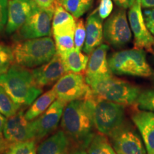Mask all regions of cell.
I'll return each mask as SVG.
<instances>
[{"instance_id": "cell-1", "label": "cell", "mask_w": 154, "mask_h": 154, "mask_svg": "<svg viewBox=\"0 0 154 154\" xmlns=\"http://www.w3.org/2000/svg\"><path fill=\"white\" fill-rule=\"evenodd\" d=\"M96 101L82 99L69 102L61 120L62 130L79 149H87L94 136V112Z\"/></svg>"}, {"instance_id": "cell-2", "label": "cell", "mask_w": 154, "mask_h": 154, "mask_svg": "<svg viewBox=\"0 0 154 154\" xmlns=\"http://www.w3.org/2000/svg\"><path fill=\"white\" fill-rule=\"evenodd\" d=\"M0 86L19 106H29L42 93L34 82L32 71L14 63L5 74L0 75Z\"/></svg>"}, {"instance_id": "cell-3", "label": "cell", "mask_w": 154, "mask_h": 154, "mask_svg": "<svg viewBox=\"0 0 154 154\" xmlns=\"http://www.w3.org/2000/svg\"><path fill=\"white\" fill-rule=\"evenodd\" d=\"M14 62L25 68H36L48 62L57 53L50 36L17 41L12 46Z\"/></svg>"}, {"instance_id": "cell-4", "label": "cell", "mask_w": 154, "mask_h": 154, "mask_svg": "<svg viewBox=\"0 0 154 154\" xmlns=\"http://www.w3.org/2000/svg\"><path fill=\"white\" fill-rule=\"evenodd\" d=\"M96 101L106 100L123 106L136 104L140 89L126 81L113 76L89 85Z\"/></svg>"}, {"instance_id": "cell-5", "label": "cell", "mask_w": 154, "mask_h": 154, "mask_svg": "<svg viewBox=\"0 0 154 154\" xmlns=\"http://www.w3.org/2000/svg\"><path fill=\"white\" fill-rule=\"evenodd\" d=\"M111 72L117 75L146 77L151 76L153 72L146 60L143 49H132L117 51L108 59Z\"/></svg>"}, {"instance_id": "cell-6", "label": "cell", "mask_w": 154, "mask_h": 154, "mask_svg": "<svg viewBox=\"0 0 154 154\" xmlns=\"http://www.w3.org/2000/svg\"><path fill=\"white\" fill-rule=\"evenodd\" d=\"M124 106L99 100L94 108V126L100 134L110 137L124 126Z\"/></svg>"}, {"instance_id": "cell-7", "label": "cell", "mask_w": 154, "mask_h": 154, "mask_svg": "<svg viewBox=\"0 0 154 154\" xmlns=\"http://www.w3.org/2000/svg\"><path fill=\"white\" fill-rule=\"evenodd\" d=\"M55 6L44 9L36 4L33 10L22 27L17 31L14 36L17 41L49 36L51 33V24Z\"/></svg>"}, {"instance_id": "cell-8", "label": "cell", "mask_w": 154, "mask_h": 154, "mask_svg": "<svg viewBox=\"0 0 154 154\" xmlns=\"http://www.w3.org/2000/svg\"><path fill=\"white\" fill-rule=\"evenodd\" d=\"M57 99L65 103L82 99H94L89 86L83 74L69 72L61 76L54 86Z\"/></svg>"}, {"instance_id": "cell-9", "label": "cell", "mask_w": 154, "mask_h": 154, "mask_svg": "<svg viewBox=\"0 0 154 154\" xmlns=\"http://www.w3.org/2000/svg\"><path fill=\"white\" fill-rule=\"evenodd\" d=\"M35 140L31 121L25 117L24 111L19 110L14 115L7 118L0 139V150L10 144Z\"/></svg>"}, {"instance_id": "cell-10", "label": "cell", "mask_w": 154, "mask_h": 154, "mask_svg": "<svg viewBox=\"0 0 154 154\" xmlns=\"http://www.w3.org/2000/svg\"><path fill=\"white\" fill-rule=\"evenodd\" d=\"M103 37L110 45L121 48L131 42V29L124 9H119L108 18L103 25Z\"/></svg>"}, {"instance_id": "cell-11", "label": "cell", "mask_w": 154, "mask_h": 154, "mask_svg": "<svg viewBox=\"0 0 154 154\" xmlns=\"http://www.w3.org/2000/svg\"><path fill=\"white\" fill-rule=\"evenodd\" d=\"M128 21L134 36L135 48L146 49L153 54L154 38L146 26L141 11L140 0H136L128 13Z\"/></svg>"}, {"instance_id": "cell-12", "label": "cell", "mask_w": 154, "mask_h": 154, "mask_svg": "<svg viewBox=\"0 0 154 154\" xmlns=\"http://www.w3.org/2000/svg\"><path fill=\"white\" fill-rule=\"evenodd\" d=\"M66 103L56 99L47 110L31 121L35 140H40L54 131L61 120Z\"/></svg>"}, {"instance_id": "cell-13", "label": "cell", "mask_w": 154, "mask_h": 154, "mask_svg": "<svg viewBox=\"0 0 154 154\" xmlns=\"http://www.w3.org/2000/svg\"><path fill=\"white\" fill-rule=\"evenodd\" d=\"M109 46L101 44L90 54L85 71V81L88 86L94 82L112 76L107 59Z\"/></svg>"}, {"instance_id": "cell-14", "label": "cell", "mask_w": 154, "mask_h": 154, "mask_svg": "<svg viewBox=\"0 0 154 154\" xmlns=\"http://www.w3.org/2000/svg\"><path fill=\"white\" fill-rule=\"evenodd\" d=\"M116 154H146V149L137 133L123 126L110 136Z\"/></svg>"}, {"instance_id": "cell-15", "label": "cell", "mask_w": 154, "mask_h": 154, "mask_svg": "<svg viewBox=\"0 0 154 154\" xmlns=\"http://www.w3.org/2000/svg\"><path fill=\"white\" fill-rule=\"evenodd\" d=\"M34 82L40 88L51 85L63 76L67 72L59 54L56 53L48 62L32 71Z\"/></svg>"}, {"instance_id": "cell-16", "label": "cell", "mask_w": 154, "mask_h": 154, "mask_svg": "<svg viewBox=\"0 0 154 154\" xmlns=\"http://www.w3.org/2000/svg\"><path fill=\"white\" fill-rule=\"evenodd\" d=\"M34 0H9L6 33L11 34L22 27L33 10Z\"/></svg>"}, {"instance_id": "cell-17", "label": "cell", "mask_w": 154, "mask_h": 154, "mask_svg": "<svg viewBox=\"0 0 154 154\" xmlns=\"http://www.w3.org/2000/svg\"><path fill=\"white\" fill-rule=\"evenodd\" d=\"M97 9L88 17L86 22V40L83 51L89 55L101 45L103 38V26Z\"/></svg>"}, {"instance_id": "cell-18", "label": "cell", "mask_w": 154, "mask_h": 154, "mask_svg": "<svg viewBox=\"0 0 154 154\" xmlns=\"http://www.w3.org/2000/svg\"><path fill=\"white\" fill-rule=\"evenodd\" d=\"M132 121L141 134L147 153L154 154V113L137 111L133 114Z\"/></svg>"}, {"instance_id": "cell-19", "label": "cell", "mask_w": 154, "mask_h": 154, "mask_svg": "<svg viewBox=\"0 0 154 154\" xmlns=\"http://www.w3.org/2000/svg\"><path fill=\"white\" fill-rule=\"evenodd\" d=\"M36 151L37 154H70L72 140L62 129L59 130L44 140Z\"/></svg>"}, {"instance_id": "cell-20", "label": "cell", "mask_w": 154, "mask_h": 154, "mask_svg": "<svg viewBox=\"0 0 154 154\" xmlns=\"http://www.w3.org/2000/svg\"><path fill=\"white\" fill-rule=\"evenodd\" d=\"M75 18L59 3L55 2L51 31L53 36L61 35L74 32L76 27Z\"/></svg>"}, {"instance_id": "cell-21", "label": "cell", "mask_w": 154, "mask_h": 154, "mask_svg": "<svg viewBox=\"0 0 154 154\" xmlns=\"http://www.w3.org/2000/svg\"><path fill=\"white\" fill-rule=\"evenodd\" d=\"M67 73L83 74L86 71L88 61V56L83 54L81 50L74 48L66 54L60 56Z\"/></svg>"}, {"instance_id": "cell-22", "label": "cell", "mask_w": 154, "mask_h": 154, "mask_svg": "<svg viewBox=\"0 0 154 154\" xmlns=\"http://www.w3.org/2000/svg\"><path fill=\"white\" fill-rule=\"evenodd\" d=\"M56 99H57V94L52 88L51 90L42 94V96H38L31 104L30 107L24 113L26 119L28 121H32L38 118L39 116L47 110L48 108Z\"/></svg>"}, {"instance_id": "cell-23", "label": "cell", "mask_w": 154, "mask_h": 154, "mask_svg": "<svg viewBox=\"0 0 154 154\" xmlns=\"http://www.w3.org/2000/svg\"><path fill=\"white\" fill-rule=\"evenodd\" d=\"M94 2V0H61L58 3L78 19L91 8Z\"/></svg>"}, {"instance_id": "cell-24", "label": "cell", "mask_w": 154, "mask_h": 154, "mask_svg": "<svg viewBox=\"0 0 154 154\" xmlns=\"http://www.w3.org/2000/svg\"><path fill=\"white\" fill-rule=\"evenodd\" d=\"M88 154H116L106 136L99 134L94 135L87 147Z\"/></svg>"}, {"instance_id": "cell-25", "label": "cell", "mask_w": 154, "mask_h": 154, "mask_svg": "<svg viewBox=\"0 0 154 154\" xmlns=\"http://www.w3.org/2000/svg\"><path fill=\"white\" fill-rule=\"evenodd\" d=\"M35 140L18 142L7 146L0 150L1 154H37Z\"/></svg>"}, {"instance_id": "cell-26", "label": "cell", "mask_w": 154, "mask_h": 154, "mask_svg": "<svg viewBox=\"0 0 154 154\" xmlns=\"http://www.w3.org/2000/svg\"><path fill=\"white\" fill-rule=\"evenodd\" d=\"M21 106L15 103L11 96L0 86V113L9 118L19 110Z\"/></svg>"}, {"instance_id": "cell-27", "label": "cell", "mask_w": 154, "mask_h": 154, "mask_svg": "<svg viewBox=\"0 0 154 154\" xmlns=\"http://www.w3.org/2000/svg\"><path fill=\"white\" fill-rule=\"evenodd\" d=\"M53 36L54 38L57 53L59 56L65 54L75 47L74 32Z\"/></svg>"}, {"instance_id": "cell-28", "label": "cell", "mask_w": 154, "mask_h": 154, "mask_svg": "<svg viewBox=\"0 0 154 154\" xmlns=\"http://www.w3.org/2000/svg\"><path fill=\"white\" fill-rule=\"evenodd\" d=\"M14 62L12 48L6 44H0V75L7 72Z\"/></svg>"}, {"instance_id": "cell-29", "label": "cell", "mask_w": 154, "mask_h": 154, "mask_svg": "<svg viewBox=\"0 0 154 154\" xmlns=\"http://www.w3.org/2000/svg\"><path fill=\"white\" fill-rule=\"evenodd\" d=\"M136 104L142 110L154 113V90H146L140 92Z\"/></svg>"}, {"instance_id": "cell-30", "label": "cell", "mask_w": 154, "mask_h": 154, "mask_svg": "<svg viewBox=\"0 0 154 154\" xmlns=\"http://www.w3.org/2000/svg\"><path fill=\"white\" fill-rule=\"evenodd\" d=\"M86 40V25L84 20L79 19L76 21L74 31V47L76 49L82 50Z\"/></svg>"}, {"instance_id": "cell-31", "label": "cell", "mask_w": 154, "mask_h": 154, "mask_svg": "<svg viewBox=\"0 0 154 154\" xmlns=\"http://www.w3.org/2000/svg\"><path fill=\"white\" fill-rule=\"evenodd\" d=\"M113 8L112 0H100L97 11L101 19H105L108 18L112 12Z\"/></svg>"}, {"instance_id": "cell-32", "label": "cell", "mask_w": 154, "mask_h": 154, "mask_svg": "<svg viewBox=\"0 0 154 154\" xmlns=\"http://www.w3.org/2000/svg\"><path fill=\"white\" fill-rule=\"evenodd\" d=\"M9 0H0V32L5 28L7 22Z\"/></svg>"}, {"instance_id": "cell-33", "label": "cell", "mask_w": 154, "mask_h": 154, "mask_svg": "<svg viewBox=\"0 0 154 154\" xmlns=\"http://www.w3.org/2000/svg\"><path fill=\"white\" fill-rule=\"evenodd\" d=\"M143 14L146 26L151 34L154 35V8L146 9Z\"/></svg>"}, {"instance_id": "cell-34", "label": "cell", "mask_w": 154, "mask_h": 154, "mask_svg": "<svg viewBox=\"0 0 154 154\" xmlns=\"http://www.w3.org/2000/svg\"><path fill=\"white\" fill-rule=\"evenodd\" d=\"M136 0H113L116 5L121 9L131 8Z\"/></svg>"}, {"instance_id": "cell-35", "label": "cell", "mask_w": 154, "mask_h": 154, "mask_svg": "<svg viewBox=\"0 0 154 154\" xmlns=\"http://www.w3.org/2000/svg\"><path fill=\"white\" fill-rule=\"evenodd\" d=\"M38 6L44 9L51 8L55 6V0H34Z\"/></svg>"}, {"instance_id": "cell-36", "label": "cell", "mask_w": 154, "mask_h": 154, "mask_svg": "<svg viewBox=\"0 0 154 154\" xmlns=\"http://www.w3.org/2000/svg\"><path fill=\"white\" fill-rule=\"evenodd\" d=\"M140 3L144 8H154V0H140Z\"/></svg>"}, {"instance_id": "cell-37", "label": "cell", "mask_w": 154, "mask_h": 154, "mask_svg": "<svg viewBox=\"0 0 154 154\" xmlns=\"http://www.w3.org/2000/svg\"><path fill=\"white\" fill-rule=\"evenodd\" d=\"M6 120H7V117H5V116L0 113V138H2L3 129L4 126H5Z\"/></svg>"}, {"instance_id": "cell-38", "label": "cell", "mask_w": 154, "mask_h": 154, "mask_svg": "<svg viewBox=\"0 0 154 154\" xmlns=\"http://www.w3.org/2000/svg\"><path fill=\"white\" fill-rule=\"evenodd\" d=\"M70 154H88L84 149H76L74 151H72Z\"/></svg>"}, {"instance_id": "cell-39", "label": "cell", "mask_w": 154, "mask_h": 154, "mask_svg": "<svg viewBox=\"0 0 154 154\" xmlns=\"http://www.w3.org/2000/svg\"><path fill=\"white\" fill-rule=\"evenodd\" d=\"M55 1H56V2H60L61 0H55Z\"/></svg>"}, {"instance_id": "cell-40", "label": "cell", "mask_w": 154, "mask_h": 154, "mask_svg": "<svg viewBox=\"0 0 154 154\" xmlns=\"http://www.w3.org/2000/svg\"><path fill=\"white\" fill-rule=\"evenodd\" d=\"M153 54H154V44H153Z\"/></svg>"}, {"instance_id": "cell-41", "label": "cell", "mask_w": 154, "mask_h": 154, "mask_svg": "<svg viewBox=\"0 0 154 154\" xmlns=\"http://www.w3.org/2000/svg\"><path fill=\"white\" fill-rule=\"evenodd\" d=\"M0 139H1V138H0Z\"/></svg>"}]
</instances>
